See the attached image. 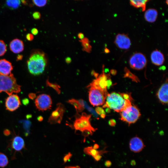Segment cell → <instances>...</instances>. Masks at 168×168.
<instances>
[{"mask_svg":"<svg viewBox=\"0 0 168 168\" xmlns=\"http://www.w3.org/2000/svg\"><path fill=\"white\" fill-rule=\"evenodd\" d=\"M47 60L45 54L40 51L33 53L27 62L29 72L34 75H38L44 71Z\"/></svg>","mask_w":168,"mask_h":168,"instance_id":"obj_1","label":"cell"},{"mask_svg":"<svg viewBox=\"0 0 168 168\" xmlns=\"http://www.w3.org/2000/svg\"><path fill=\"white\" fill-rule=\"evenodd\" d=\"M106 99L105 103L103 105V107H108L118 112H121L132 105L131 101L124 99L121 93L113 92L108 93Z\"/></svg>","mask_w":168,"mask_h":168,"instance_id":"obj_2","label":"cell"},{"mask_svg":"<svg viewBox=\"0 0 168 168\" xmlns=\"http://www.w3.org/2000/svg\"><path fill=\"white\" fill-rule=\"evenodd\" d=\"M21 90V86L17 84L13 74L5 76L0 74V93L4 92L10 95Z\"/></svg>","mask_w":168,"mask_h":168,"instance_id":"obj_3","label":"cell"},{"mask_svg":"<svg viewBox=\"0 0 168 168\" xmlns=\"http://www.w3.org/2000/svg\"><path fill=\"white\" fill-rule=\"evenodd\" d=\"M89 88V99L90 103L93 106L103 105L108 94L107 90L93 86L87 87Z\"/></svg>","mask_w":168,"mask_h":168,"instance_id":"obj_4","label":"cell"},{"mask_svg":"<svg viewBox=\"0 0 168 168\" xmlns=\"http://www.w3.org/2000/svg\"><path fill=\"white\" fill-rule=\"evenodd\" d=\"M121 119L127 123L129 125L135 123L141 115L139 110L132 105L120 112Z\"/></svg>","mask_w":168,"mask_h":168,"instance_id":"obj_5","label":"cell"},{"mask_svg":"<svg viewBox=\"0 0 168 168\" xmlns=\"http://www.w3.org/2000/svg\"><path fill=\"white\" fill-rule=\"evenodd\" d=\"M130 67L135 70H140L146 66L147 60L146 57L141 53L136 52L132 55L129 61Z\"/></svg>","mask_w":168,"mask_h":168,"instance_id":"obj_6","label":"cell"},{"mask_svg":"<svg viewBox=\"0 0 168 168\" xmlns=\"http://www.w3.org/2000/svg\"><path fill=\"white\" fill-rule=\"evenodd\" d=\"M35 104L39 110L44 111L51 109L52 101L50 96L45 94L38 96L35 100Z\"/></svg>","mask_w":168,"mask_h":168,"instance_id":"obj_7","label":"cell"},{"mask_svg":"<svg viewBox=\"0 0 168 168\" xmlns=\"http://www.w3.org/2000/svg\"><path fill=\"white\" fill-rule=\"evenodd\" d=\"M103 65L102 72L100 75L93 81L87 86H93L102 89L107 90V80L110 78V74H105L104 72Z\"/></svg>","mask_w":168,"mask_h":168,"instance_id":"obj_8","label":"cell"},{"mask_svg":"<svg viewBox=\"0 0 168 168\" xmlns=\"http://www.w3.org/2000/svg\"><path fill=\"white\" fill-rule=\"evenodd\" d=\"M65 110L63 104L60 103L58 104L56 109L52 112L49 119V122L51 124H60Z\"/></svg>","mask_w":168,"mask_h":168,"instance_id":"obj_9","label":"cell"},{"mask_svg":"<svg viewBox=\"0 0 168 168\" xmlns=\"http://www.w3.org/2000/svg\"><path fill=\"white\" fill-rule=\"evenodd\" d=\"M114 43L119 48L121 49H128L131 45L130 40L127 35L118 34L116 36Z\"/></svg>","mask_w":168,"mask_h":168,"instance_id":"obj_10","label":"cell"},{"mask_svg":"<svg viewBox=\"0 0 168 168\" xmlns=\"http://www.w3.org/2000/svg\"><path fill=\"white\" fill-rule=\"evenodd\" d=\"M20 99L16 95L12 94L7 98L5 101L6 110L13 111L18 108L21 105Z\"/></svg>","mask_w":168,"mask_h":168,"instance_id":"obj_11","label":"cell"},{"mask_svg":"<svg viewBox=\"0 0 168 168\" xmlns=\"http://www.w3.org/2000/svg\"><path fill=\"white\" fill-rule=\"evenodd\" d=\"M91 116V115L87 114L85 113H83L81 116L76 118V119L85 130H87L92 132H95L96 129L91 126L90 121Z\"/></svg>","mask_w":168,"mask_h":168,"instance_id":"obj_12","label":"cell"},{"mask_svg":"<svg viewBox=\"0 0 168 168\" xmlns=\"http://www.w3.org/2000/svg\"><path fill=\"white\" fill-rule=\"evenodd\" d=\"M9 146L15 152H20L25 148V143L22 137L19 135H15L11 140Z\"/></svg>","mask_w":168,"mask_h":168,"instance_id":"obj_13","label":"cell"},{"mask_svg":"<svg viewBox=\"0 0 168 168\" xmlns=\"http://www.w3.org/2000/svg\"><path fill=\"white\" fill-rule=\"evenodd\" d=\"M145 147L142 140L138 137L132 138L129 142V147L131 151L134 152H140Z\"/></svg>","mask_w":168,"mask_h":168,"instance_id":"obj_14","label":"cell"},{"mask_svg":"<svg viewBox=\"0 0 168 168\" xmlns=\"http://www.w3.org/2000/svg\"><path fill=\"white\" fill-rule=\"evenodd\" d=\"M167 79L161 86L157 92V97L161 103L166 104L168 103Z\"/></svg>","mask_w":168,"mask_h":168,"instance_id":"obj_15","label":"cell"},{"mask_svg":"<svg viewBox=\"0 0 168 168\" xmlns=\"http://www.w3.org/2000/svg\"><path fill=\"white\" fill-rule=\"evenodd\" d=\"M13 69L12 63L5 59H0V74L8 76L12 74Z\"/></svg>","mask_w":168,"mask_h":168,"instance_id":"obj_16","label":"cell"},{"mask_svg":"<svg viewBox=\"0 0 168 168\" xmlns=\"http://www.w3.org/2000/svg\"><path fill=\"white\" fill-rule=\"evenodd\" d=\"M151 59L152 63L157 66L162 65L165 60L163 54L157 49L152 52L151 54Z\"/></svg>","mask_w":168,"mask_h":168,"instance_id":"obj_17","label":"cell"},{"mask_svg":"<svg viewBox=\"0 0 168 168\" xmlns=\"http://www.w3.org/2000/svg\"><path fill=\"white\" fill-rule=\"evenodd\" d=\"M9 46L11 51L16 54L21 52L24 48L22 41L17 39L12 41L10 44Z\"/></svg>","mask_w":168,"mask_h":168,"instance_id":"obj_18","label":"cell"},{"mask_svg":"<svg viewBox=\"0 0 168 168\" xmlns=\"http://www.w3.org/2000/svg\"><path fill=\"white\" fill-rule=\"evenodd\" d=\"M157 16L158 12L156 9L150 8L146 11L144 17L145 20L147 22L152 23L156 21Z\"/></svg>","mask_w":168,"mask_h":168,"instance_id":"obj_19","label":"cell"},{"mask_svg":"<svg viewBox=\"0 0 168 168\" xmlns=\"http://www.w3.org/2000/svg\"><path fill=\"white\" fill-rule=\"evenodd\" d=\"M68 102L74 106L77 113L81 112L84 109L83 100H78L73 99L68 100Z\"/></svg>","mask_w":168,"mask_h":168,"instance_id":"obj_20","label":"cell"},{"mask_svg":"<svg viewBox=\"0 0 168 168\" xmlns=\"http://www.w3.org/2000/svg\"><path fill=\"white\" fill-rule=\"evenodd\" d=\"M149 1L147 0H130L129 2L132 6L135 7L141 8L142 11L144 12L146 10V3Z\"/></svg>","mask_w":168,"mask_h":168,"instance_id":"obj_21","label":"cell"},{"mask_svg":"<svg viewBox=\"0 0 168 168\" xmlns=\"http://www.w3.org/2000/svg\"><path fill=\"white\" fill-rule=\"evenodd\" d=\"M84 152L86 154L91 156L93 157L98 154L101 155L105 153L106 151L104 150L98 151L93 149L92 146L85 147L83 150Z\"/></svg>","mask_w":168,"mask_h":168,"instance_id":"obj_22","label":"cell"},{"mask_svg":"<svg viewBox=\"0 0 168 168\" xmlns=\"http://www.w3.org/2000/svg\"><path fill=\"white\" fill-rule=\"evenodd\" d=\"M80 41L82 43L83 51L88 53L90 52L91 49V47L90 44L88 39L86 38H84Z\"/></svg>","mask_w":168,"mask_h":168,"instance_id":"obj_23","label":"cell"},{"mask_svg":"<svg viewBox=\"0 0 168 168\" xmlns=\"http://www.w3.org/2000/svg\"><path fill=\"white\" fill-rule=\"evenodd\" d=\"M8 158L4 153L0 152V167L4 168L8 163Z\"/></svg>","mask_w":168,"mask_h":168,"instance_id":"obj_24","label":"cell"},{"mask_svg":"<svg viewBox=\"0 0 168 168\" xmlns=\"http://www.w3.org/2000/svg\"><path fill=\"white\" fill-rule=\"evenodd\" d=\"M21 3L20 0H7L6 1V4L9 7L13 8L16 9L18 8Z\"/></svg>","mask_w":168,"mask_h":168,"instance_id":"obj_25","label":"cell"},{"mask_svg":"<svg viewBox=\"0 0 168 168\" xmlns=\"http://www.w3.org/2000/svg\"><path fill=\"white\" fill-rule=\"evenodd\" d=\"M124 71L125 73L124 74L125 77H129L133 80V81L136 82L138 81V80L137 77L130 72L127 68H125Z\"/></svg>","mask_w":168,"mask_h":168,"instance_id":"obj_26","label":"cell"},{"mask_svg":"<svg viewBox=\"0 0 168 168\" xmlns=\"http://www.w3.org/2000/svg\"><path fill=\"white\" fill-rule=\"evenodd\" d=\"M7 51V46L4 42L0 40V56L3 55Z\"/></svg>","mask_w":168,"mask_h":168,"instance_id":"obj_27","label":"cell"},{"mask_svg":"<svg viewBox=\"0 0 168 168\" xmlns=\"http://www.w3.org/2000/svg\"><path fill=\"white\" fill-rule=\"evenodd\" d=\"M46 84L47 86L51 87L54 89L58 94H60V90L59 89L60 86L56 84L50 83L48 80L47 81Z\"/></svg>","mask_w":168,"mask_h":168,"instance_id":"obj_28","label":"cell"},{"mask_svg":"<svg viewBox=\"0 0 168 168\" xmlns=\"http://www.w3.org/2000/svg\"><path fill=\"white\" fill-rule=\"evenodd\" d=\"M96 111L97 114L100 115L102 118H104L105 116V112L103 109L100 107H97L96 108Z\"/></svg>","mask_w":168,"mask_h":168,"instance_id":"obj_29","label":"cell"},{"mask_svg":"<svg viewBox=\"0 0 168 168\" xmlns=\"http://www.w3.org/2000/svg\"><path fill=\"white\" fill-rule=\"evenodd\" d=\"M32 1L35 5L39 7L45 6L47 2V0H33Z\"/></svg>","mask_w":168,"mask_h":168,"instance_id":"obj_30","label":"cell"},{"mask_svg":"<svg viewBox=\"0 0 168 168\" xmlns=\"http://www.w3.org/2000/svg\"><path fill=\"white\" fill-rule=\"evenodd\" d=\"M72 154L70 152H69L67 154H66L64 156L63 158V161L64 163L67 162L69 160L70 158L72 156Z\"/></svg>","mask_w":168,"mask_h":168,"instance_id":"obj_31","label":"cell"},{"mask_svg":"<svg viewBox=\"0 0 168 168\" xmlns=\"http://www.w3.org/2000/svg\"><path fill=\"white\" fill-rule=\"evenodd\" d=\"M33 17L35 19L38 20L41 17V14L40 13L38 12H34L32 15Z\"/></svg>","mask_w":168,"mask_h":168,"instance_id":"obj_32","label":"cell"},{"mask_svg":"<svg viewBox=\"0 0 168 168\" xmlns=\"http://www.w3.org/2000/svg\"><path fill=\"white\" fill-rule=\"evenodd\" d=\"M92 132L89 130H85L82 133V135L85 138L88 137L89 135L92 134Z\"/></svg>","mask_w":168,"mask_h":168,"instance_id":"obj_33","label":"cell"},{"mask_svg":"<svg viewBox=\"0 0 168 168\" xmlns=\"http://www.w3.org/2000/svg\"><path fill=\"white\" fill-rule=\"evenodd\" d=\"M26 39L29 41H31L34 39V36L32 34L28 33L27 34L26 36Z\"/></svg>","mask_w":168,"mask_h":168,"instance_id":"obj_34","label":"cell"},{"mask_svg":"<svg viewBox=\"0 0 168 168\" xmlns=\"http://www.w3.org/2000/svg\"><path fill=\"white\" fill-rule=\"evenodd\" d=\"M94 159L96 161H99L102 158V156L101 155L98 154L93 157Z\"/></svg>","mask_w":168,"mask_h":168,"instance_id":"obj_35","label":"cell"},{"mask_svg":"<svg viewBox=\"0 0 168 168\" xmlns=\"http://www.w3.org/2000/svg\"><path fill=\"white\" fill-rule=\"evenodd\" d=\"M116 124V121L113 119H110L109 121V124L111 126H114Z\"/></svg>","mask_w":168,"mask_h":168,"instance_id":"obj_36","label":"cell"},{"mask_svg":"<svg viewBox=\"0 0 168 168\" xmlns=\"http://www.w3.org/2000/svg\"><path fill=\"white\" fill-rule=\"evenodd\" d=\"M31 32L32 35H36L38 34V31L36 28H33L31 29Z\"/></svg>","mask_w":168,"mask_h":168,"instance_id":"obj_37","label":"cell"},{"mask_svg":"<svg viewBox=\"0 0 168 168\" xmlns=\"http://www.w3.org/2000/svg\"><path fill=\"white\" fill-rule=\"evenodd\" d=\"M3 133L5 135L8 136L10 134L11 132L8 129H6L4 131Z\"/></svg>","mask_w":168,"mask_h":168,"instance_id":"obj_38","label":"cell"},{"mask_svg":"<svg viewBox=\"0 0 168 168\" xmlns=\"http://www.w3.org/2000/svg\"><path fill=\"white\" fill-rule=\"evenodd\" d=\"M105 165L107 167H109L111 165V162L110 161L107 160L105 162Z\"/></svg>","mask_w":168,"mask_h":168,"instance_id":"obj_39","label":"cell"},{"mask_svg":"<svg viewBox=\"0 0 168 168\" xmlns=\"http://www.w3.org/2000/svg\"><path fill=\"white\" fill-rule=\"evenodd\" d=\"M22 102L23 105H26L29 104V100L27 98H25L22 100Z\"/></svg>","mask_w":168,"mask_h":168,"instance_id":"obj_40","label":"cell"},{"mask_svg":"<svg viewBox=\"0 0 168 168\" xmlns=\"http://www.w3.org/2000/svg\"><path fill=\"white\" fill-rule=\"evenodd\" d=\"M29 98L31 99H34L36 97V95L33 93H30L28 95Z\"/></svg>","mask_w":168,"mask_h":168,"instance_id":"obj_41","label":"cell"},{"mask_svg":"<svg viewBox=\"0 0 168 168\" xmlns=\"http://www.w3.org/2000/svg\"><path fill=\"white\" fill-rule=\"evenodd\" d=\"M78 38L81 40L83 39L84 38V34L82 33H79L78 35Z\"/></svg>","mask_w":168,"mask_h":168,"instance_id":"obj_42","label":"cell"},{"mask_svg":"<svg viewBox=\"0 0 168 168\" xmlns=\"http://www.w3.org/2000/svg\"><path fill=\"white\" fill-rule=\"evenodd\" d=\"M65 61L66 63H69L71 62V59L69 57H67L65 59Z\"/></svg>","mask_w":168,"mask_h":168,"instance_id":"obj_43","label":"cell"},{"mask_svg":"<svg viewBox=\"0 0 168 168\" xmlns=\"http://www.w3.org/2000/svg\"><path fill=\"white\" fill-rule=\"evenodd\" d=\"M92 147L93 149H94L97 150L99 148V146L98 144H94L93 147Z\"/></svg>","mask_w":168,"mask_h":168,"instance_id":"obj_44","label":"cell"},{"mask_svg":"<svg viewBox=\"0 0 168 168\" xmlns=\"http://www.w3.org/2000/svg\"><path fill=\"white\" fill-rule=\"evenodd\" d=\"M65 168H80L78 166H66Z\"/></svg>","mask_w":168,"mask_h":168,"instance_id":"obj_45","label":"cell"},{"mask_svg":"<svg viewBox=\"0 0 168 168\" xmlns=\"http://www.w3.org/2000/svg\"><path fill=\"white\" fill-rule=\"evenodd\" d=\"M23 56L22 55H19L17 56V60H20L22 59Z\"/></svg>","mask_w":168,"mask_h":168,"instance_id":"obj_46","label":"cell"},{"mask_svg":"<svg viewBox=\"0 0 168 168\" xmlns=\"http://www.w3.org/2000/svg\"><path fill=\"white\" fill-rule=\"evenodd\" d=\"M110 72L112 75H114L116 74V71L115 70L112 69L110 71Z\"/></svg>","mask_w":168,"mask_h":168,"instance_id":"obj_47","label":"cell"},{"mask_svg":"<svg viewBox=\"0 0 168 168\" xmlns=\"http://www.w3.org/2000/svg\"><path fill=\"white\" fill-rule=\"evenodd\" d=\"M43 118L42 116H39L37 118V119L39 121H41L43 120Z\"/></svg>","mask_w":168,"mask_h":168,"instance_id":"obj_48","label":"cell"},{"mask_svg":"<svg viewBox=\"0 0 168 168\" xmlns=\"http://www.w3.org/2000/svg\"><path fill=\"white\" fill-rule=\"evenodd\" d=\"M104 52L106 53H108L110 52V51L108 49L105 48L104 50Z\"/></svg>","mask_w":168,"mask_h":168,"instance_id":"obj_49","label":"cell"},{"mask_svg":"<svg viewBox=\"0 0 168 168\" xmlns=\"http://www.w3.org/2000/svg\"><path fill=\"white\" fill-rule=\"evenodd\" d=\"M166 3L167 4V5H168V0H166Z\"/></svg>","mask_w":168,"mask_h":168,"instance_id":"obj_50","label":"cell"}]
</instances>
